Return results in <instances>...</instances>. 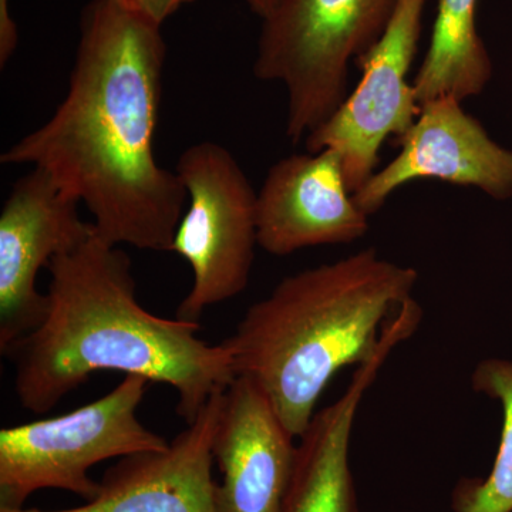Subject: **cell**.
I'll list each match as a JSON object with an SVG mask.
<instances>
[{
	"label": "cell",
	"mask_w": 512,
	"mask_h": 512,
	"mask_svg": "<svg viewBox=\"0 0 512 512\" xmlns=\"http://www.w3.org/2000/svg\"><path fill=\"white\" fill-rule=\"evenodd\" d=\"M332 148L293 154L269 168L256 194L258 245L285 256L322 245L352 244L369 231Z\"/></svg>",
	"instance_id": "cell-10"
},
{
	"label": "cell",
	"mask_w": 512,
	"mask_h": 512,
	"mask_svg": "<svg viewBox=\"0 0 512 512\" xmlns=\"http://www.w3.org/2000/svg\"><path fill=\"white\" fill-rule=\"evenodd\" d=\"M248 3L249 8L254 10L256 15L261 16L262 19H265L266 16L271 15L272 10L276 8L281 0H245Z\"/></svg>",
	"instance_id": "cell-18"
},
{
	"label": "cell",
	"mask_w": 512,
	"mask_h": 512,
	"mask_svg": "<svg viewBox=\"0 0 512 512\" xmlns=\"http://www.w3.org/2000/svg\"><path fill=\"white\" fill-rule=\"evenodd\" d=\"M419 272L375 248L282 279L222 340L235 373L265 393L299 439L333 376L363 365L383 342L384 326L412 298Z\"/></svg>",
	"instance_id": "cell-3"
},
{
	"label": "cell",
	"mask_w": 512,
	"mask_h": 512,
	"mask_svg": "<svg viewBox=\"0 0 512 512\" xmlns=\"http://www.w3.org/2000/svg\"><path fill=\"white\" fill-rule=\"evenodd\" d=\"M18 42V25L10 13L9 0H0V66H6L15 53Z\"/></svg>",
	"instance_id": "cell-17"
},
{
	"label": "cell",
	"mask_w": 512,
	"mask_h": 512,
	"mask_svg": "<svg viewBox=\"0 0 512 512\" xmlns=\"http://www.w3.org/2000/svg\"><path fill=\"white\" fill-rule=\"evenodd\" d=\"M414 299L400 306L384 326L379 350L356 367L345 393L315 413L299 437L295 468L282 512H357L349 464L350 437L357 409L394 348L412 338L421 322Z\"/></svg>",
	"instance_id": "cell-13"
},
{
	"label": "cell",
	"mask_w": 512,
	"mask_h": 512,
	"mask_svg": "<svg viewBox=\"0 0 512 512\" xmlns=\"http://www.w3.org/2000/svg\"><path fill=\"white\" fill-rule=\"evenodd\" d=\"M150 380L126 375L96 402L52 419L0 430V508L20 510L36 491H69L84 503L100 493L89 471L111 458L164 450L137 410Z\"/></svg>",
	"instance_id": "cell-5"
},
{
	"label": "cell",
	"mask_w": 512,
	"mask_h": 512,
	"mask_svg": "<svg viewBox=\"0 0 512 512\" xmlns=\"http://www.w3.org/2000/svg\"><path fill=\"white\" fill-rule=\"evenodd\" d=\"M175 173L188 208L175 229L171 252L191 266L192 286L177 318L198 322L211 306L248 288L258 247L256 194L237 158L212 141L184 150Z\"/></svg>",
	"instance_id": "cell-6"
},
{
	"label": "cell",
	"mask_w": 512,
	"mask_h": 512,
	"mask_svg": "<svg viewBox=\"0 0 512 512\" xmlns=\"http://www.w3.org/2000/svg\"><path fill=\"white\" fill-rule=\"evenodd\" d=\"M47 271L45 319L2 353L15 367V393L28 412L45 414L93 373L116 370L173 387L188 426L237 379L222 342L198 338L200 323L160 318L138 303L130 256L97 232L56 256Z\"/></svg>",
	"instance_id": "cell-2"
},
{
	"label": "cell",
	"mask_w": 512,
	"mask_h": 512,
	"mask_svg": "<svg viewBox=\"0 0 512 512\" xmlns=\"http://www.w3.org/2000/svg\"><path fill=\"white\" fill-rule=\"evenodd\" d=\"M224 403L225 392L214 394L164 450L120 458L104 473L100 493L89 503L66 510L0 512H217L212 464Z\"/></svg>",
	"instance_id": "cell-11"
},
{
	"label": "cell",
	"mask_w": 512,
	"mask_h": 512,
	"mask_svg": "<svg viewBox=\"0 0 512 512\" xmlns=\"http://www.w3.org/2000/svg\"><path fill=\"white\" fill-rule=\"evenodd\" d=\"M427 0H399L379 40L356 60L362 77L338 110L305 138L309 153L332 148L355 194L377 171L387 138L402 137L421 106L409 73L416 59Z\"/></svg>",
	"instance_id": "cell-7"
},
{
	"label": "cell",
	"mask_w": 512,
	"mask_h": 512,
	"mask_svg": "<svg viewBox=\"0 0 512 512\" xmlns=\"http://www.w3.org/2000/svg\"><path fill=\"white\" fill-rule=\"evenodd\" d=\"M400 151L353 194L367 217L404 185L420 180L473 187L494 200L512 198V150L495 143L483 124L453 97L421 104Z\"/></svg>",
	"instance_id": "cell-9"
},
{
	"label": "cell",
	"mask_w": 512,
	"mask_h": 512,
	"mask_svg": "<svg viewBox=\"0 0 512 512\" xmlns=\"http://www.w3.org/2000/svg\"><path fill=\"white\" fill-rule=\"evenodd\" d=\"M123 2L144 18L163 26L165 20L194 0H123Z\"/></svg>",
	"instance_id": "cell-16"
},
{
	"label": "cell",
	"mask_w": 512,
	"mask_h": 512,
	"mask_svg": "<svg viewBox=\"0 0 512 512\" xmlns=\"http://www.w3.org/2000/svg\"><path fill=\"white\" fill-rule=\"evenodd\" d=\"M474 392L500 402L503 430L485 478H464L451 495L454 512H512V360L485 359L471 375Z\"/></svg>",
	"instance_id": "cell-15"
},
{
	"label": "cell",
	"mask_w": 512,
	"mask_h": 512,
	"mask_svg": "<svg viewBox=\"0 0 512 512\" xmlns=\"http://www.w3.org/2000/svg\"><path fill=\"white\" fill-rule=\"evenodd\" d=\"M478 0H437L429 49L414 77L419 104L453 97L458 101L484 92L493 63L477 29Z\"/></svg>",
	"instance_id": "cell-14"
},
{
	"label": "cell",
	"mask_w": 512,
	"mask_h": 512,
	"mask_svg": "<svg viewBox=\"0 0 512 512\" xmlns=\"http://www.w3.org/2000/svg\"><path fill=\"white\" fill-rule=\"evenodd\" d=\"M80 202L40 168L20 177L0 212V352L45 319L47 295L37 291L40 269L92 237Z\"/></svg>",
	"instance_id": "cell-8"
},
{
	"label": "cell",
	"mask_w": 512,
	"mask_h": 512,
	"mask_svg": "<svg viewBox=\"0 0 512 512\" xmlns=\"http://www.w3.org/2000/svg\"><path fill=\"white\" fill-rule=\"evenodd\" d=\"M165 59L160 25L123 0H90L66 96L0 163L46 171L104 241L171 251L187 192L154 153Z\"/></svg>",
	"instance_id": "cell-1"
},
{
	"label": "cell",
	"mask_w": 512,
	"mask_h": 512,
	"mask_svg": "<svg viewBox=\"0 0 512 512\" xmlns=\"http://www.w3.org/2000/svg\"><path fill=\"white\" fill-rule=\"evenodd\" d=\"M295 437L258 384L238 376L225 392L214 441L217 512H282L295 468Z\"/></svg>",
	"instance_id": "cell-12"
},
{
	"label": "cell",
	"mask_w": 512,
	"mask_h": 512,
	"mask_svg": "<svg viewBox=\"0 0 512 512\" xmlns=\"http://www.w3.org/2000/svg\"><path fill=\"white\" fill-rule=\"evenodd\" d=\"M399 0H281L266 16L256 79L284 84L286 137L305 140L348 97L350 63L386 29Z\"/></svg>",
	"instance_id": "cell-4"
}]
</instances>
